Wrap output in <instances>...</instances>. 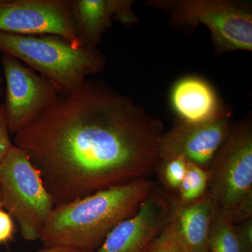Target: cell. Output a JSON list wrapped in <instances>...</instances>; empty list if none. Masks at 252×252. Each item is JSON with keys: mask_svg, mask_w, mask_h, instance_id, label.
I'll use <instances>...</instances> for the list:
<instances>
[{"mask_svg": "<svg viewBox=\"0 0 252 252\" xmlns=\"http://www.w3.org/2000/svg\"><path fill=\"white\" fill-rule=\"evenodd\" d=\"M208 252H241L235 224L217 205L210 225Z\"/></svg>", "mask_w": 252, "mask_h": 252, "instance_id": "14", "label": "cell"}, {"mask_svg": "<svg viewBox=\"0 0 252 252\" xmlns=\"http://www.w3.org/2000/svg\"><path fill=\"white\" fill-rule=\"evenodd\" d=\"M171 205L172 195L155 187L137 212L116 225L94 252H145L167 226Z\"/></svg>", "mask_w": 252, "mask_h": 252, "instance_id": "9", "label": "cell"}, {"mask_svg": "<svg viewBox=\"0 0 252 252\" xmlns=\"http://www.w3.org/2000/svg\"><path fill=\"white\" fill-rule=\"evenodd\" d=\"M207 193L220 210L231 213L252 194V123L250 117L231 126L207 167Z\"/></svg>", "mask_w": 252, "mask_h": 252, "instance_id": "6", "label": "cell"}, {"mask_svg": "<svg viewBox=\"0 0 252 252\" xmlns=\"http://www.w3.org/2000/svg\"><path fill=\"white\" fill-rule=\"evenodd\" d=\"M0 208H3V200L1 198V191H0Z\"/></svg>", "mask_w": 252, "mask_h": 252, "instance_id": "25", "label": "cell"}, {"mask_svg": "<svg viewBox=\"0 0 252 252\" xmlns=\"http://www.w3.org/2000/svg\"><path fill=\"white\" fill-rule=\"evenodd\" d=\"M9 134L4 117V105L0 104V163L14 145L10 139Z\"/></svg>", "mask_w": 252, "mask_h": 252, "instance_id": "20", "label": "cell"}, {"mask_svg": "<svg viewBox=\"0 0 252 252\" xmlns=\"http://www.w3.org/2000/svg\"><path fill=\"white\" fill-rule=\"evenodd\" d=\"M0 32L53 34L84 46L76 31L72 0H0Z\"/></svg>", "mask_w": 252, "mask_h": 252, "instance_id": "8", "label": "cell"}, {"mask_svg": "<svg viewBox=\"0 0 252 252\" xmlns=\"http://www.w3.org/2000/svg\"><path fill=\"white\" fill-rule=\"evenodd\" d=\"M189 162L184 158L174 157L160 162L158 171L161 172L165 189L176 193L185 178Z\"/></svg>", "mask_w": 252, "mask_h": 252, "instance_id": "16", "label": "cell"}, {"mask_svg": "<svg viewBox=\"0 0 252 252\" xmlns=\"http://www.w3.org/2000/svg\"><path fill=\"white\" fill-rule=\"evenodd\" d=\"M0 191L3 207L17 221L23 238L38 240L55 204L40 172L14 144L0 163Z\"/></svg>", "mask_w": 252, "mask_h": 252, "instance_id": "4", "label": "cell"}, {"mask_svg": "<svg viewBox=\"0 0 252 252\" xmlns=\"http://www.w3.org/2000/svg\"><path fill=\"white\" fill-rule=\"evenodd\" d=\"M0 51L26 63L62 94L77 90L87 76L102 72L106 63L98 49L77 46L53 34L0 32Z\"/></svg>", "mask_w": 252, "mask_h": 252, "instance_id": "3", "label": "cell"}, {"mask_svg": "<svg viewBox=\"0 0 252 252\" xmlns=\"http://www.w3.org/2000/svg\"><path fill=\"white\" fill-rule=\"evenodd\" d=\"M230 127L227 112L206 122H181L168 132H164L159 149L160 162L182 157L190 163L207 170Z\"/></svg>", "mask_w": 252, "mask_h": 252, "instance_id": "10", "label": "cell"}, {"mask_svg": "<svg viewBox=\"0 0 252 252\" xmlns=\"http://www.w3.org/2000/svg\"><path fill=\"white\" fill-rule=\"evenodd\" d=\"M216 204L209 193L192 203L172 196L167 226L183 252H208L210 225Z\"/></svg>", "mask_w": 252, "mask_h": 252, "instance_id": "11", "label": "cell"}, {"mask_svg": "<svg viewBox=\"0 0 252 252\" xmlns=\"http://www.w3.org/2000/svg\"><path fill=\"white\" fill-rule=\"evenodd\" d=\"M145 252H183L169 227H165L161 233L152 243Z\"/></svg>", "mask_w": 252, "mask_h": 252, "instance_id": "17", "label": "cell"}, {"mask_svg": "<svg viewBox=\"0 0 252 252\" xmlns=\"http://www.w3.org/2000/svg\"><path fill=\"white\" fill-rule=\"evenodd\" d=\"M73 17L81 44L97 49L115 21L116 0H72Z\"/></svg>", "mask_w": 252, "mask_h": 252, "instance_id": "13", "label": "cell"}, {"mask_svg": "<svg viewBox=\"0 0 252 252\" xmlns=\"http://www.w3.org/2000/svg\"><path fill=\"white\" fill-rule=\"evenodd\" d=\"M161 122L102 81L86 79L16 132L55 207L151 178L160 164Z\"/></svg>", "mask_w": 252, "mask_h": 252, "instance_id": "1", "label": "cell"}, {"mask_svg": "<svg viewBox=\"0 0 252 252\" xmlns=\"http://www.w3.org/2000/svg\"><path fill=\"white\" fill-rule=\"evenodd\" d=\"M1 63L6 94L4 117L9 133L14 135L49 108L60 94L47 79L14 56L3 54Z\"/></svg>", "mask_w": 252, "mask_h": 252, "instance_id": "7", "label": "cell"}, {"mask_svg": "<svg viewBox=\"0 0 252 252\" xmlns=\"http://www.w3.org/2000/svg\"><path fill=\"white\" fill-rule=\"evenodd\" d=\"M149 4L166 9L179 27L206 26L217 51H252L251 3L233 0H171Z\"/></svg>", "mask_w": 252, "mask_h": 252, "instance_id": "5", "label": "cell"}, {"mask_svg": "<svg viewBox=\"0 0 252 252\" xmlns=\"http://www.w3.org/2000/svg\"><path fill=\"white\" fill-rule=\"evenodd\" d=\"M228 217L233 224H238L252 218V194L240 204Z\"/></svg>", "mask_w": 252, "mask_h": 252, "instance_id": "22", "label": "cell"}, {"mask_svg": "<svg viewBox=\"0 0 252 252\" xmlns=\"http://www.w3.org/2000/svg\"><path fill=\"white\" fill-rule=\"evenodd\" d=\"M133 1L116 0L115 21L124 26H132L137 23V18L132 10Z\"/></svg>", "mask_w": 252, "mask_h": 252, "instance_id": "18", "label": "cell"}, {"mask_svg": "<svg viewBox=\"0 0 252 252\" xmlns=\"http://www.w3.org/2000/svg\"><path fill=\"white\" fill-rule=\"evenodd\" d=\"M240 252H252V218L235 224Z\"/></svg>", "mask_w": 252, "mask_h": 252, "instance_id": "19", "label": "cell"}, {"mask_svg": "<svg viewBox=\"0 0 252 252\" xmlns=\"http://www.w3.org/2000/svg\"><path fill=\"white\" fill-rule=\"evenodd\" d=\"M15 227L12 217L0 208V244L9 243L13 240Z\"/></svg>", "mask_w": 252, "mask_h": 252, "instance_id": "21", "label": "cell"}, {"mask_svg": "<svg viewBox=\"0 0 252 252\" xmlns=\"http://www.w3.org/2000/svg\"><path fill=\"white\" fill-rule=\"evenodd\" d=\"M4 93V79L0 74V97Z\"/></svg>", "mask_w": 252, "mask_h": 252, "instance_id": "24", "label": "cell"}, {"mask_svg": "<svg viewBox=\"0 0 252 252\" xmlns=\"http://www.w3.org/2000/svg\"><path fill=\"white\" fill-rule=\"evenodd\" d=\"M155 187L152 178L142 179L55 207L39 239L44 248L95 252L116 225L137 212Z\"/></svg>", "mask_w": 252, "mask_h": 252, "instance_id": "2", "label": "cell"}, {"mask_svg": "<svg viewBox=\"0 0 252 252\" xmlns=\"http://www.w3.org/2000/svg\"><path fill=\"white\" fill-rule=\"evenodd\" d=\"M35 252H89L84 251H79V250H71V249L63 248H44Z\"/></svg>", "mask_w": 252, "mask_h": 252, "instance_id": "23", "label": "cell"}, {"mask_svg": "<svg viewBox=\"0 0 252 252\" xmlns=\"http://www.w3.org/2000/svg\"><path fill=\"white\" fill-rule=\"evenodd\" d=\"M171 103L182 122H206L226 111L215 89L197 77H186L176 83L171 92Z\"/></svg>", "mask_w": 252, "mask_h": 252, "instance_id": "12", "label": "cell"}, {"mask_svg": "<svg viewBox=\"0 0 252 252\" xmlns=\"http://www.w3.org/2000/svg\"><path fill=\"white\" fill-rule=\"evenodd\" d=\"M209 179L207 169L189 162L187 173L176 192L175 198L185 203L196 201L206 194Z\"/></svg>", "mask_w": 252, "mask_h": 252, "instance_id": "15", "label": "cell"}]
</instances>
